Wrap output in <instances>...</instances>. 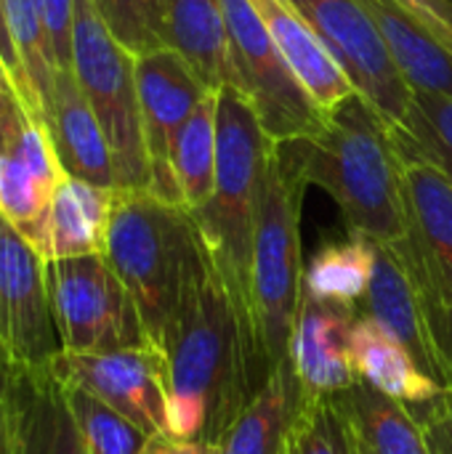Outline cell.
Wrapping results in <instances>:
<instances>
[{
	"instance_id": "7c38bea8",
	"label": "cell",
	"mask_w": 452,
	"mask_h": 454,
	"mask_svg": "<svg viewBox=\"0 0 452 454\" xmlns=\"http://www.w3.org/2000/svg\"><path fill=\"white\" fill-rule=\"evenodd\" d=\"M53 375L120 412L149 436H170L168 362L155 346L115 354H67L53 362Z\"/></svg>"
},
{
	"instance_id": "d6a6232c",
	"label": "cell",
	"mask_w": 452,
	"mask_h": 454,
	"mask_svg": "<svg viewBox=\"0 0 452 454\" xmlns=\"http://www.w3.org/2000/svg\"><path fill=\"white\" fill-rule=\"evenodd\" d=\"M421 423L432 454H452V388H445L429 404L410 410Z\"/></svg>"
},
{
	"instance_id": "484cf974",
	"label": "cell",
	"mask_w": 452,
	"mask_h": 454,
	"mask_svg": "<svg viewBox=\"0 0 452 454\" xmlns=\"http://www.w3.org/2000/svg\"><path fill=\"white\" fill-rule=\"evenodd\" d=\"M373 277V245L362 234L325 242L304 269V290L360 311Z\"/></svg>"
},
{
	"instance_id": "52a82bcc",
	"label": "cell",
	"mask_w": 452,
	"mask_h": 454,
	"mask_svg": "<svg viewBox=\"0 0 452 454\" xmlns=\"http://www.w3.org/2000/svg\"><path fill=\"white\" fill-rule=\"evenodd\" d=\"M229 82L256 112L274 144L304 141L322 130L325 112L298 82L250 0H224Z\"/></svg>"
},
{
	"instance_id": "2e32d148",
	"label": "cell",
	"mask_w": 452,
	"mask_h": 454,
	"mask_svg": "<svg viewBox=\"0 0 452 454\" xmlns=\"http://www.w3.org/2000/svg\"><path fill=\"white\" fill-rule=\"evenodd\" d=\"M13 454H88L83 431L53 370H13L3 359Z\"/></svg>"
},
{
	"instance_id": "7a4b0ae2",
	"label": "cell",
	"mask_w": 452,
	"mask_h": 454,
	"mask_svg": "<svg viewBox=\"0 0 452 454\" xmlns=\"http://www.w3.org/2000/svg\"><path fill=\"white\" fill-rule=\"evenodd\" d=\"M304 176L338 205L346 231L397 247L405 242V192L394 130L362 96L352 93L317 136L301 141Z\"/></svg>"
},
{
	"instance_id": "e575fe53",
	"label": "cell",
	"mask_w": 452,
	"mask_h": 454,
	"mask_svg": "<svg viewBox=\"0 0 452 454\" xmlns=\"http://www.w3.org/2000/svg\"><path fill=\"white\" fill-rule=\"evenodd\" d=\"M397 3L452 53V0H397Z\"/></svg>"
},
{
	"instance_id": "ffe728a7",
	"label": "cell",
	"mask_w": 452,
	"mask_h": 454,
	"mask_svg": "<svg viewBox=\"0 0 452 454\" xmlns=\"http://www.w3.org/2000/svg\"><path fill=\"white\" fill-rule=\"evenodd\" d=\"M354 454H432L410 407L360 380L336 394Z\"/></svg>"
},
{
	"instance_id": "30bf717a",
	"label": "cell",
	"mask_w": 452,
	"mask_h": 454,
	"mask_svg": "<svg viewBox=\"0 0 452 454\" xmlns=\"http://www.w3.org/2000/svg\"><path fill=\"white\" fill-rule=\"evenodd\" d=\"M336 56L357 93H362L392 130H402L413 90L400 74L392 51L360 0H293Z\"/></svg>"
},
{
	"instance_id": "4316f807",
	"label": "cell",
	"mask_w": 452,
	"mask_h": 454,
	"mask_svg": "<svg viewBox=\"0 0 452 454\" xmlns=\"http://www.w3.org/2000/svg\"><path fill=\"white\" fill-rule=\"evenodd\" d=\"M394 136L452 181V96L413 93L408 120Z\"/></svg>"
},
{
	"instance_id": "f1b7e54d",
	"label": "cell",
	"mask_w": 452,
	"mask_h": 454,
	"mask_svg": "<svg viewBox=\"0 0 452 454\" xmlns=\"http://www.w3.org/2000/svg\"><path fill=\"white\" fill-rule=\"evenodd\" d=\"M75 420L83 431L88 454H141L149 444V434L125 420L120 412L109 410L91 394L64 386Z\"/></svg>"
},
{
	"instance_id": "f546056e",
	"label": "cell",
	"mask_w": 452,
	"mask_h": 454,
	"mask_svg": "<svg viewBox=\"0 0 452 454\" xmlns=\"http://www.w3.org/2000/svg\"><path fill=\"white\" fill-rule=\"evenodd\" d=\"M285 454H354L336 396L301 394L288 428Z\"/></svg>"
},
{
	"instance_id": "74e56055",
	"label": "cell",
	"mask_w": 452,
	"mask_h": 454,
	"mask_svg": "<svg viewBox=\"0 0 452 454\" xmlns=\"http://www.w3.org/2000/svg\"><path fill=\"white\" fill-rule=\"evenodd\" d=\"M141 454H218V444H202V442H184L176 436H152L147 450Z\"/></svg>"
},
{
	"instance_id": "4dcf8cb0",
	"label": "cell",
	"mask_w": 452,
	"mask_h": 454,
	"mask_svg": "<svg viewBox=\"0 0 452 454\" xmlns=\"http://www.w3.org/2000/svg\"><path fill=\"white\" fill-rule=\"evenodd\" d=\"M109 35L131 53L147 56L165 48L163 0H91Z\"/></svg>"
},
{
	"instance_id": "d4e9b609",
	"label": "cell",
	"mask_w": 452,
	"mask_h": 454,
	"mask_svg": "<svg viewBox=\"0 0 452 454\" xmlns=\"http://www.w3.org/2000/svg\"><path fill=\"white\" fill-rule=\"evenodd\" d=\"M218 165V90H210L184 122L173 146V176L181 205L200 210L216 186Z\"/></svg>"
},
{
	"instance_id": "d590c367",
	"label": "cell",
	"mask_w": 452,
	"mask_h": 454,
	"mask_svg": "<svg viewBox=\"0 0 452 454\" xmlns=\"http://www.w3.org/2000/svg\"><path fill=\"white\" fill-rule=\"evenodd\" d=\"M0 56H3V61H5V67H8V72H11V77H13V85H16V90H19L24 106L29 109L32 117H37V120L43 122V101H40L35 85L29 82V77H27V72H24V67H21L16 51H13L11 35H8V24H5V0H0Z\"/></svg>"
},
{
	"instance_id": "ba28073f",
	"label": "cell",
	"mask_w": 452,
	"mask_h": 454,
	"mask_svg": "<svg viewBox=\"0 0 452 454\" xmlns=\"http://www.w3.org/2000/svg\"><path fill=\"white\" fill-rule=\"evenodd\" d=\"M48 293L67 354H115L152 346L133 295L101 253L48 261Z\"/></svg>"
},
{
	"instance_id": "5bb4252c",
	"label": "cell",
	"mask_w": 452,
	"mask_h": 454,
	"mask_svg": "<svg viewBox=\"0 0 452 454\" xmlns=\"http://www.w3.org/2000/svg\"><path fill=\"white\" fill-rule=\"evenodd\" d=\"M61 178L45 125L21 112L0 136V215L45 258L48 215Z\"/></svg>"
},
{
	"instance_id": "9c48e42d",
	"label": "cell",
	"mask_w": 452,
	"mask_h": 454,
	"mask_svg": "<svg viewBox=\"0 0 452 454\" xmlns=\"http://www.w3.org/2000/svg\"><path fill=\"white\" fill-rule=\"evenodd\" d=\"M61 351L48 258L0 215V359L13 370H51Z\"/></svg>"
},
{
	"instance_id": "d6986e66",
	"label": "cell",
	"mask_w": 452,
	"mask_h": 454,
	"mask_svg": "<svg viewBox=\"0 0 452 454\" xmlns=\"http://www.w3.org/2000/svg\"><path fill=\"white\" fill-rule=\"evenodd\" d=\"M250 5L261 16L269 37L280 48L298 82L325 114L333 112L352 93H357L336 56L328 51V45L320 40V35L293 0H250Z\"/></svg>"
},
{
	"instance_id": "7402d4cb",
	"label": "cell",
	"mask_w": 452,
	"mask_h": 454,
	"mask_svg": "<svg viewBox=\"0 0 452 454\" xmlns=\"http://www.w3.org/2000/svg\"><path fill=\"white\" fill-rule=\"evenodd\" d=\"M352 356L360 380L376 386L405 407H421L437 399L445 386L429 378L421 364L373 319L357 317L352 333Z\"/></svg>"
},
{
	"instance_id": "e0dca14e",
	"label": "cell",
	"mask_w": 452,
	"mask_h": 454,
	"mask_svg": "<svg viewBox=\"0 0 452 454\" xmlns=\"http://www.w3.org/2000/svg\"><path fill=\"white\" fill-rule=\"evenodd\" d=\"M43 125L64 176L88 181L93 186L117 189L107 136L72 69H56L43 106Z\"/></svg>"
},
{
	"instance_id": "ac0fdd59",
	"label": "cell",
	"mask_w": 452,
	"mask_h": 454,
	"mask_svg": "<svg viewBox=\"0 0 452 454\" xmlns=\"http://www.w3.org/2000/svg\"><path fill=\"white\" fill-rule=\"evenodd\" d=\"M370 245H373V277L357 314L381 325L421 364V370L442 386L440 364L424 317V301L410 269L402 263L394 247L376 239H370Z\"/></svg>"
},
{
	"instance_id": "277c9868",
	"label": "cell",
	"mask_w": 452,
	"mask_h": 454,
	"mask_svg": "<svg viewBox=\"0 0 452 454\" xmlns=\"http://www.w3.org/2000/svg\"><path fill=\"white\" fill-rule=\"evenodd\" d=\"M101 255L133 295L149 343L163 351L210 255L194 215L152 192L117 189Z\"/></svg>"
},
{
	"instance_id": "83f0119b",
	"label": "cell",
	"mask_w": 452,
	"mask_h": 454,
	"mask_svg": "<svg viewBox=\"0 0 452 454\" xmlns=\"http://www.w3.org/2000/svg\"><path fill=\"white\" fill-rule=\"evenodd\" d=\"M5 24H8L13 51L45 106V98L53 85L56 64H53L51 43L45 32L40 0H5Z\"/></svg>"
},
{
	"instance_id": "8d00e7d4",
	"label": "cell",
	"mask_w": 452,
	"mask_h": 454,
	"mask_svg": "<svg viewBox=\"0 0 452 454\" xmlns=\"http://www.w3.org/2000/svg\"><path fill=\"white\" fill-rule=\"evenodd\" d=\"M21 112H29V109L24 106V101H21L16 85H13V77H11V72H8L3 56H0V136L8 130V125H11Z\"/></svg>"
},
{
	"instance_id": "603a6c76",
	"label": "cell",
	"mask_w": 452,
	"mask_h": 454,
	"mask_svg": "<svg viewBox=\"0 0 452 454\" xmlns=\"http://www.w3.org/2000/svg\"><path fill=\"white\" fill-rule=\"evenodd\" d=\"M117 189L64 176L48 215V261L104 253Z\"/></svg>"
},
{
	"instance_id": "9a60e30c",
	"label": "cell",
	"mask_w": 452,
	"mask_h": 454,
	"mask_svg": "<svg viewBox=\"0 0 452 454\" xmlns=\"http://www.w3.org/2000/svg\"><path fill=\"white\" fill-rule=\"evenodd\" d=\"M357 311L301 293L293 340H290V364L301 394L306 396H336L354 383H360L354 356H352V333Z\"/></svg>"
},
{
	"instance_id": "5b68a950",
	"label": "cell",
	"mask_w": 452,
	"mask_h": 454,
	"mask_svg": "<svg viewBox=\"0 0 452 454\" xmlns=\"http://www.w3.org/2000/svg\"><path fill=\"white\" fill-rule=\"evenodd\" d=\"M306 186L301 141L274 144L266 160L250 258L256 346L266 380L290 356L304 293L301 205Z\"/></svg>"
},
{
	"instance_id": "44dd1931",
	"label": "cell",
	"mask_w": 452,
	"mask_h": 454,
	"mask_svg": "<svg viewBox=\"0 0 452 454\" xmlns=\"http://www.w3.org/2000/svg\"><path fill=\"white\" fill-rule=\"evenodd\" d=\"M163 37L205 88L218 90L229 82L224 0H163Z\"/></svg>"
},
{
	"instance_id": "3957f363",
	"label": "cell",
	"mask_w": 452,
	"mask_h": 454,
	"mask_svg": "<svg viewBox=\"0 0 452 454\" xmlns=\"http://www.w3.org/2000/svg\"><path fill=\"white\" fill-rule=\"evenodd\" d=\"M274 141L264 133L250 104L237 88H218V165L216 186L210 200L194 210L200 234L213 255L218 274L234 301L240 327L245 335L256 391L264 388L266 378L258 362L256 322H253V293H250V258L256 213L266 173V160Z\"/></svg>"
},
{
	"instance_id": "f35d334b",
	"label": "cell",
	"mask_w": 452,
	"mask_h": 454,
	"mask_svg": "<svg viewBox=\"0 0 452 454\" xmlns=\"http://www.w3.org/2000/svg\"><path fill=\"white\" fill-rule=\"evenodd\" d=\"M0 454H13V426H11V407L5 394V375L0 364Z\"/></svg>"
},
{
	"instance_id": "8992f818",
	"label": "cell",
	"mask_w": 452,
	"mask_h": 454,
	"mask_svg": "<svg viewBox=\"0 0 452 454\" xmlns=\"http://www.w3.org/2000/svg\"><path fill=\"white\" fill-rule=\"evenodd\" d=\"M72 72L107 136L117 189L149 192L152 170L141 128L136 56L109 35L91 0L75 5Z\"/></svg>"
},
{
	"instance_id": "6da1fadb",
	"label": "cell",
	"mask_w": 452,
	"mask_h": 454,
	"mask_svg": "<svg viewBox=\"0 0 452 454\" xmlns=\"http://www.w3.org/2000/svg\"><path fill=\"white\" fill-rule=\"evenodd\" d=\"M170 436L218 444L258 394L234 301L213 255L165 340Z\"/></svg>"
},
{
	"instance_id": "1f68e13d",
	"label": "cell",
	"mask_w": 452,
	"mask_h": 454,
	"mask_svg": "<svg viewBox=\"0 0 452 454\" xmlns=\"http://www.w3.org/2000/svg\"><path fill=\"white\" fill-rule=\"evenodd\" d=\"M40 5H43L53 64L56 69H72V32H75L77 0H40Z\"/></svg>"
},
{
	"instance_id": "4fadbf2b",
	"label": "cell",
	"mask_w": 452,
	"mask_h": 454,
	"mask_svg": "<svg viewBox=\"0 0 452 454\" xmlns=\"http://www.w3.org/2000/svg\"><path fill=\"white\" fill-rule=\"evenodd\" d=\"M136 82L141 104V128L152 170V194L181 205L178 184L173 176V146L176 138L197 109V104L210 93L202 80L189 69V64L170 48L136 59Z\"/></svg>"
},
{
	"instance_id": "8fae6325",
	"label": "cell",
	"mask_w": 452,
	"mask_h": 454,
	"mask_svg": "<svg viewBox=\"0 0 452 454\" xmlns=\"http://www.w3.org/2000/svg\"><path fill=\"white\" fill-rule=\"evenodd\" d=\"M397 138V136H394ZM405 192V242L394 247L424 303L452 306V181L397 141Z\"/></svg>"
},
{
	"instance_id": "cb8c5ba5",
	"label": "cell",
	"mask_w": 452,
	"mask_h": 454,
	"mask_svg": "<svg viewBox=\"0 0 452 454\" xmlns=\"http://www.w3.org/2000/svg\"><path fill=\"white\" fill-rule=\"evenodd\" d=\"M301 386L285 359L218 442V454H285L288 428L298 410Z\"/></svg>"
},
{
	"instance_id": "836d02e7",
	"label": "cell",
	"mask_w": 452,
	"mask_h": 454,
	"mask_svg": "<svg viewBox=\"0 0 452 454\" xmlns=\"http://www.w3.org/2000/svg\"><path fill=\"white\" fill-rule=\"evenodd\" d=\"M424 317L432 338V348L440 364L442 386L452 388V306H432L424 303Z\"/></svg>"
}]
</instances>
